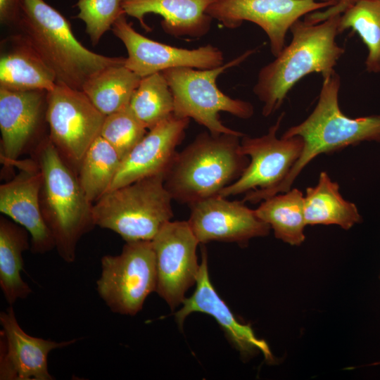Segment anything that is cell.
<instances>
[{
  "mask_svg": "<svg viewBox=\"0 0 380 380\" xmlns=\"http://www.w3.org/2000/svg\"><path fill=\"white\" fill-rule=\"evenodd\" d=\"M340 18L341 15H334L318 23L299 19L293 23L290 43L260 70L253 88L262 103L264 117L271 116L281 107L289 92L302 78L334 70L345 53L336 42Z\"/></svg>",
  "mask_w": 380,
  "mask_h": 380,
  "instance_id": "6da1fadb",
  "label": "cell"
},
{
  "mask_svg": "<svg viewBox=\"0 0 380 380\" xmlns=\"http://www.w3.org/2000/svg\"><path fill=\"white\" fill-rule=\"evenodd\" d=\"M322 80L313 110L281 136L302 138L303 148L299 158L284 181L264 194L260 201L290 190L302 170L320 154L332 153L364 141L380 143V114L355 118L345 115L339 106V75L334 70L322 75Z\"/></svg>",
  "mask_w": 380,
  "mask_h": 380,
  "instance_id": "7a4b0ae2",
  "label": "cell"
},
{
  "mask_svg": "<svg viewBox=\"0 0 380 380\" xmlns=\"http://www.w3.org/2000/svg\"><path fill=\"white\" fill-rule=\"evenodd\" d=\"M15 26L54 72L57 82L81 89L102 70L123 64L86 48L72 32L69 21L44 0H21Z\"/></svg>",
  "mask_w": 380,
  "mask_h": 380,
  "instance_id": "3957f363",
  "label": "cell"
},
{
  "mask_svg": "<svg viewBox=\"0 0 380 380\" xmlns=\"http://www.w3.org/2000/svg\"><path fill=\"white\" fill-rule=\"evenodd\" d=\"M35 161L42 174L40 206L58 255L66 262L75 260L77 243L94 226L92 205L77 173L49 139L35 147Z\"/></svg>",
  "mask_w": 380,
  "mask_h": 380,
  "instance_id": "277c9868",
  "label": "cell"
},
{
  "mask_svg": "<svg viewBox=\"0 0 380 380\" xmlns=\"http://www.w3.org/2000/svg\"><path fill=\"white\" fill-rule=\"evenodd\" d=\"M244 134L204 132L177 152L164 178L172 200L190 205L218 195L235 182L249 163L240 151Z\"/></svg>",
  "mask_w": 380,
  "mask_h": 380,
  "instance_id": "5b68a950",
  "label": "cell"
},
{
  "mask_svg": "<svg viewBox=\"0 0 380 380\" xmlns=\"http://www.w3.org/2000/svg\"><path fill=\"white\" fill-rule=\"evenodd\" d=\"M164 178L151 176L106 192L92 205L95 226L117 233L126 242L152 241L173 217Z\"/></svg>",
  "mask_w": 380,
  "mask_h": 380,
  "instance_id": "8992f818",
  "label": "cell"
},
{
  "mask_svg": "<svg viewBox=\"0 0 380 380\" xmlns=\"http://www.w3.org/2000/svg\"><path fill=\"white\" fill-rule=\"evenodd\" d=\"M255 51L248 50L231 61L211 69L180 67L161 72L172 94L174 115L191 118L213 134H243L225 126L220 120L219 113L226 112L239 118L249 119L254 114V107L248 101L224 94L216 81L220 75L239 65Z\"/></svg>",
  "mask_w": 380,
  "mask_h": 380,
  "instance_id": "52a82bcc",
  "label": "cell"
},
{
  "mask_svg": "<svg viewBox=\"0 0 380 380\" xmlns=\"http://www.w3.org/2000/svg\"><path fill=\"white\" fill-rule=\"evenodd\" d=\"M156 287V258L151 241H127L119 255L102 257L96 289L112 312L136 315Z\"/></svg>",
  "mask_w": 380,
  "mask_h": 380,
  "instance_id": "ba28073f",
  "label": "cell"
},
{
  "mask_svg": "<svg viewBox=\"0 0 380 380\" xmlns=\"http://www.w3.org/2000/svg\"><path fill=\"white\" fill-rule=\"evenodd\" d=\"M284 113L262 136L241 138L240 151L249 158V163L241 176L222 189L223 197L245 194L243 201L257 203L260 197L281 183L299 158L303 141L298 136L278 138L277 132Z\"/></svg>",
  "mask_w": 380,
  "mask_h": 380,
  "instance_id": "9c48e42d",
  "label": "cell"
},
{
  "mask_svg": "<svg viewBox=\"0 0 380 380\" xmlns=\"http://www.w3.org/2000/svg\"><path fill=\"white\" fill-rule=\"evenodd\" d=\"M46 103L48 137L77 173L86 151L100 136L106 115L82 90L60 82L47 91Z\"/></svg>",
  "mask_w": 380,
  "mask_h": 380,
  "instance_id": "30bf717a",
  "label": "cell"
},
{
  "mask_svg": "<svg viewBox=\"0 0 380 380\" xmlns=\"http://www.w3.org/2000/svg\"><path fill=\"white\" fill-rule=\"evenodd\" d=\"M331 4L316 0H217L206 13L223 26L234 29L243 21L258 25L267 34L275 57L285 46L291 26L307 14Z\"/></svg>",
  "mask_w": 380,
  "mask_h": 380,
  "instance_id": "8fae6325",
  "label": "cell"
},
{
  "mask_svg": "<svg viewBox=\"0 0 380 380\" xmlns=\"http://www.w3.org/2000/svg\"><path fill=\"white\" fill-rule=\"evenodd\" d=\"M151 241L156 258V292L174 310L182 304L186 292L196 282L199 242L187 221L172 220Z\"/></svg>",
  "mask_w": 380,
  "mask_h": 380,
  "instance_id": "7c38bea8",
  "label": "cell"
},
{
  "mask_svg": "<svg viewBox=\"0 0 380 380\" xmlns=\"http://www.w3.org/2000/svg\"><path fill=\"white\" fill-rule=\"evenodd\" d=\"M126 15H121L111 30L126 48L125 65L141 78L173 68L211 69L224 64V54L215 46L189 49L152 40L137 32Z\"/></svg>",
  "mask_w": 380,
  "mask_h": 380,
  "instance_id": "4fadbf2b",
  "label": "cell"
},
{
  "mask_svg": "<svg viewBox=\"0 0 380 380\" xmlns=\"http://www.w3.org/2000/svg\"><path fill=\"white\" fill-rule=\"evenodd\" d=\"M189 205L187 222L199 243L217 241L246 245L253 238L267 236L271 229L243 201L218 194Z\"/></svg>",
  "mask_w": 380,
  "mask_h": 380,
  "instance_id": "5bb4252c",
  "label": "cell"
},
{
  "mask_svg": "<svg viewBox=\"0 0 380 380\" xmlns=\"http://www.w3.org/2000/svg\"><path fill=\"white\" fill-rule=\"evenodd\" d=\"M0 379L52 380L48 369L49 353L77 341L56 342L34 337L19 325L12 305L0 313Z\"/></svg>",
  "mask_w": 380,
  "mask_h": 380,
  "instance_id": "9a60e30c",
  "label": "cell"
},
{
  "mask_svg": "<svg viewBox=\"0 0 380 380\" xmlns=\"http://www.w3.org/2000/svg\"><path fill=\"white\" fill-rule=\"evenodd\" d=\"M15 165L19 172L0 186V211L28 232L33 253H45L55 243L41 210V171L35 160Z\"/></svg>",
  "mask_w": 380,
  "mask_h": 380,
  "instance_id": "2e32d148",
  "label": "cell"
},
{
  "mask_svg": "<svg viewBox=\"0 0 380 380\" xmlns=\"http://www.w3.org/2000/svg\"><path fill=\"white\" fill-rule=\"evenodd\" d=\"M44 90L15 91L0 87L1 158L15 165L39 137L46 122Z\"/></svg>",
  "mask_w": 380,
  "mask_h": 380,
  "instance_id": "e0dca14e",
  "label": "cell"
},
{
  "mask_svg": "<svg viewBox=\"0 0 380 380\" xmlns=\"http://www.w3.org/2000/svg\"><path fill=\"white\" fill-rule=\"evenodd\" d=\"M189 122V118L173 114L150 129L121 160L108 191L146 177L165 175L177 153V147L184 137Z\"/></svg>",
  "mask_w": 380,
  "mask_h": 380,
  "instance_id": "ac0fdd59",
  "label": "cell"
},
{
  "mask_svg": "<svg viewBox=\"0 0 380 380\" xmlns=\"http://www.w3.org/2000/svg\"><path fill=\"white\" fill-rule=\"evenodd\" d=\"M196 290L182 303L175 313V319L182 328L186 317L194 312L210 315L222 328L229 341L242 355L247 357L258 350L266 360L273 361V355L267 343L255 335L252 328L238 321L224 300L215 290L209 277L205 248L202 249L201 262L196 282Z\"/></svg>",
  "mask_w": 380,
  "mask_h": 380,
  "instance_id": "d6986e66",
  "label": "cell"
},
{
  "mask_svg": "<svg viewBox=\"0 0 380 380\" xmlns=\"http://www.w3.org/2000/svg\"><path fill=\"white\" fill-rule=\"evenodd\" d=\"M217 0H122L126 15L136 18L146 31L151 29L145 23L148 13L163 18L160 25L168 34L175 37L198 38L210 30L213 18L206 13Z\"/></svg>",
  "mask_w": 380,
  "mask_h": 380,
  "instance_id": "ffe728a7",
  "label": "cell"
},
{
  "mask_svg": "<svg viewBox=\"0 0 380 380\" xmlns=\"http://www.w3.org/2000/svg\"><path fill=\"white\" fill-rule=\"evenodd\" d=\"M1 44L0 87L49 91L55 87L54 72L21 34L6 37Z\"/></svg>",
  "mask_w": 380,
  "mask_h": 380,
  "instance_id": "44dd1931",
  "label": "cell"
},
{
  "mask_svg": "<svg viewBox=\"0 0 380 380\" xmlns=\"http://www.w3.org/2000/svg\"><path fill=\"white\" fill-rule=\"evenodd\" d=\"M306 225H338L348 230L362 217L356 205L343 198L338 182L326 171L319 173L317 184L306 189L304 196Z\"/></svg>",
  "mask_w": 380,
  "mask_h": 380,
  "instance_id": "7402d4cb",
  "label": "cell"
},
{
  "mask_svg": "<svg viewBox=\"0 0 380 380\" xmlns=\"http://www.w3.org/2000/svg\"><path fill=\"white\" fill-rule=\"evenodd\" d=\"M28 232L8 219L0 218V286L7 303L12 305L32 292L21 277L23 253L30 248Z\"/></svg>",
  "mask_w": 380,
  "mask_h": 380,
  "instance_id": "603a6c76",
  "label": "cell"
},
{
  "mask_svg": "<svg viewBox=\"0 0 380 380\" xmlns=\"http://www.w3.org/2000/svg\"><path fill=\"white\" fill-rule=\"evenodd\" d=\"M255 211L273 229L277 239L291 246H300L304 242L307 226L304 196L298 189L291 188L262 201Z\"/></svg>",
  "mask_w": 380,
  "mask_h": 380,
  "instance_id": "cb8c5ba5",
  "label": "cell"
},
{
  "mask_svg": "<svg viewBox=\"0 0 380 380\" xmlns=\"http://www.w3.org/2000/svg\"><path fill=\"white\" fill-rule=\"evenodd\" d=\"M141 77L125 63L109 66L90 77L82 90L106 116L129 105Z\"/></svg>",
  "mask_w": 380,
  "mask_h": 380,
  "instance_id": "d4e9b609",
  "label": "cell"
},
{
  "mask_svg": "<svg viewBox=\"0 0 380 380\" xmlns=\"http://www.w3.org/2000/svg\"><path fill=\"white\" fill-rule=\"evenodd\" d=\"M121 163L113 147L99 136L86 151L77 176L90 203L94 204L109 189Z\"/></svg>",
  "mask_w": 380,
  "mask_h": 380,
  "instance_id": "484cf974",
  "label": "cell"
},
{
  "mask_svg": "<svg viewBox=\"0 0 380 380\" xmlns=\"http://www.w3.org/2000/svg\"><path fill=\"white\" fill-rule=\"evenodd\" d=\"M350 29L367 48L365 70L380 72V0L357 2L341 15L339 33Z\"/></svg>",
  "mask_w": 380,
  "mask_h": 380,
  "instance_id": "4316f807",
  "label": "cell"
},
{
  "mask_svg": "<svg viewBox=\"0 0 380 380\" xmlns=\"http://www.w3.org/2000/svg\"><path fill=\"white\" fill-rule=\"evenodd\" d=\"M129 107L148 129L173 115L172 94L161 72L141 78L131 97Z\"/></svg>",
  "mask_w": 380,
  "mask_h": 380,
  "instance_id": "83f0119b",
  "label": "cell"
},
{
  "mask_svg": "<svg viewBox=\"0 0 380 380\" xmlns=\"http://www.w3.org/2000/svg\"><path fill=\"white\" fill-rule=\"evenodd\" d=\"M146 133L147 129L128 105L106 116L100 136L113 147L122 160Z\"/></svg>",
  "mask_w": 380,
  "mask_h": 380,
  "instance_id": "f1b7e54d",
  "label": "cell"
},
{
  "mask_svg": "<svg viewBox=\"0 0 380 380\" xmlns=\"http://www.w3.org/2000/svg\"><path fill=\"white\" fill-rule=\"evenodd\" d=\"M75 6L79 10L75 17L84 22L92 45H96L114 23L125 14L122 0H77Z\"/></svg>",
  "mask_w": 380,
  "mask_h": 380,
  "instance_id": "f546056e",
  "label": "cell"
},
{
  "mask_svg": "<svg viewBox=\"0 0 380 380\" xmlns=\"http://www.w3.org/2000/svg\"><path fill=\"white\" fill-rule=\"evenodd\" d=\"M328 2L331 6L322 11H314L304 16V20L311 23H318L336 15H341L348 8L363 0H320Z\"/></svg>",
  "mask_w": 380,
  "mask_h": 380,
  "instance_id": "4dcf8cb0",
  "label": "cell"
},
{
  "mask_svg": "<svg viewBox=\"0 0 380 380\" xmlns=\"http://www.w3.org/2000/svg\"><path fill=\"white\" fill-rule=\"evenodd\" d=\"M21 0H0V22L4 25H15Z\"/></svg>",
  "mask_w": 380,
  "mask_h": 380,
  "instance_id": "1f68e13d",
  "label": "cell"
}]
</instances>
